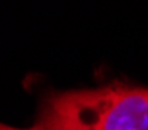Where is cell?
Wrapping results in <instances>:
<instances>
[{
  "label": "cell",
  "instance_id": "obj_1",
  "mask_svg": "<svg viewBox=\"0 0 148 130\" xmlns=\"http://www.w3.org/2000/svg\"><path fill=\"white\" fill-rule=\"evenodd\" d=\"M45 130H148V88L110 82L51 93L40 105Z\"/></svg>",
  "mask_w": 148,
  "mask_h": 130
},
{
  "label": "cell",
  "instance_id": "obj_2",
  "mask_svg": "<svg viewBox=\"0 0 148 130\" xmlns=\"http://www.w3.org/2000/svg\"><path fill=\"white\" fill-rule=\"evenodd\" d=\"M0 130H45L43 127H40L39 124L36 127H31V129H17V127H11V125H6L3 122H0Z\"/></svg>",
  "mask_w": 148,
  "mask_h": 130
}]
</instances>
